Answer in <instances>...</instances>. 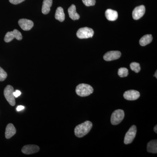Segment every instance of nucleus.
Here are the masks:
<instances>
[{
  "label": "nucleus",
  "mask_w": 157,
  "mask_h": 157,
  "mask_svg": "<svg viewBox=\"0 0 157 157\" xmlns=\"http://www.w3.org/2000/svg\"><path fill=\"white\" fill-rule=\"evenodd\" d=\"M137 127L135 125L132 126L127 132L124 139V143L125 144H130L133 142L137 133Z\"/></svg>",
  "instance_id": "nucleus-6"
},
{
  "label": "nucleus",
  "mask_w": 157,
  "mask_h": 157,
  "mask_svg": "<svg viewBox=\"0 0 157 157\" xmlns=\"http://www.w3.org/2000/svg\"><path fill=\"white\" fill-rule=\"evenodd\" d=\"M147 151L149 153L155 154L157 153V140H152L147 143Z\"/></svg>",
  "instance_id": "nucleus-17"
},
{
  "label": "nucleus",
  "mask_w": 157,
  "mask_h": 157,
  "mask_svg": "<svg viewBox=\"0 0 157 157\" xmlns=\"http://www.w3.org/2000/svg\"><path fill=\"white\" fill-rule=\"evenodd\" d=\"M153 38L151 35H146L143 36L139 41L141 46H144L150 44L152 41Z\"/></svg>",
  "instance_id": "nucleus-19"
},
{
  "label": "nucleus",
  "mask_w": 157,
  "mask_h": 157,
  "mask_svg": "<svg viewBox=\"0 0 157 157\" xmlns=\"http://www.w3.org/2000/svg\"><path fill=\"white\" fill-rule=\"evenodd\" d=\"M121 53L118 51H111L105 53L104 56V59L106 61H111L117 59L121 57Z\"/></svg>",
  "instance_id": "nucleus-9"
},
{
  "label": "nucleus",
  "mask_w": 157,
  "mask_h": 157,
  "mask_svg": "<svg viewBox=\"0 0 157 157\" xmlns=\"http://www.w3.org/2000/svg\"><path fill=\"white\" fill-rule=\"evenodd\" d=\"M130 68L132 71H134L135 73H138L140 70V64L136 62H133L130 64Z\"/></svg>",
  "instance_id": "nucleus-20"
},
{
  "label": "nucleus",
  "mask_w": 157,
  "mask_h": 157,
  "mask_svg": "<svg viewBox=\"0 0 157 157\" xmlns=\"http://www.w3.org/2000/svg\"><path fill=\"white\" fill-rule=\"evenodd\" d=\"M15 38L17 40H21L22 36L21 33L17 29H14L12 32H9L6 33L4 40L6 42H9Z\"/></svg>",
  "instance_id": "nucleus-7"
},
{
  "label": "nucleus",
  "mask_w": 157,
  "mask_h": 157,
  "mask_svg": "<svg viewBox=\"0 0 157 157\" xmlns=\"http://www.w3.org/2000/svg\"><path fill=\"white\" fill-rule=\"evenodd\" d=\"M39 147L37 145L34 144H29L23 147L21 149V151L23 153L26 155L33 154L36 153L39 151Z\"/></svg>",
  "instance_id": "nucleus-11"
},
{
  "label": "nucleus",
  "mask_w": 157,
  "mask_h": 157,
  "mask_svg": "<svg viewBox=\"0 0 157 157\" xmlns=\"http://www.w3.org/2000/svg\"><path fill=\"white\" fill-rule=\"evenodd\" d=\"M7 77V73L2 68L0 67V81H3Z\"/></svg>",
  "instance_id": "nucleus-22"
},
{
  "label": "nucleus",
  "mask_w": 157,
  "mask_h": 157,
  "mask_svg": "<svg viewBox=\"0 0 157 157\" xmlns=\"http://www.w3.org/2000/svg\"><path fill=\"white\" fill-rule=\"evenodd\" d=\"M68 11L69 16L73 20H76L80 18L79 14L76 12V7L75 5H72L70 6L68 9Z\"/></svg>",
  "instance_id": "nucleus-15"
},
{
  "label": "nucleus",
  "mask_w": 157,
  "mask_h": 157,
  "mask_svg": "<svg viewBox=\"0 0 157 157\" xmlns=\"http://www.w3.org/2000/svg\"><path fill=\"white\" fill-rule=\"evenodd\" d=\"M123 96L124 98L128 101H135L139 98L140 94L138 91L131 90L125 92Z\"/></svg>",
  "instance_id": "nucleus-8"
},
{
  "label": "nucleus",
  "mask_w": 157,
  "mask_h": 157,
  "mask_svg": "<svg viewBox=\"0 0 157 157\" xmlns=\"http://www.w3.org/2000/svg\"><path fill=\"white\" fill-rule=\"evenodd\" d=\"M52 4V0H44L42 4V13L44 14H48L50 12Z\"/></svg>",
  "instance_id": "nucleus-16"
},
{
  "label": "nucleus",
  "mask_w": 157,
  "mask_h": 157,
  "mask_svg": "<svg viewBox=\"0 0 157 157\" xmlns=\"http://www.w3.org/2000/svg\"><path fill=\"white\" fill-rule=\"evenodd\" d=\"M21 94V92L18 90H16L15 92H14V95L15 98H18Z\"/></svg>",
  "instance_id": "nucleus-25"
},
{
  "label": "nucleus",
  "mask_w": 157,
  "mask_h": 157,
  "mask_svg": "<svg viewBox=\"0 0 157 157\" xmlns=\"http://www.w3.org/2000/svg\"><path fill=\"white\" fill-rule=\"evenodd\" d=\"M124 112L122 109H118L113 113L110 119L111 123L113 125L119 124L123 120L124 117Z\"/></svg>",
  "instance_id": "nucleus-3"
},
{
  "label": "nucleus",
  "mask_w": 157,
  "mask_h": 157,
  "mask_svg": "<svg viewBox=\"0 0 157 157\" xmlns=\"http://www.w3.org/2000/svg\"><path fill=\"white\" fill-rule=\"evenodd\" d=\"M18 24L21 29L24 31L30 30L34 26L33 22L32 21L27 19H20Z\"/></svg>",
  "instance_id": "nucleus-12"
},
{
  "label": "nucleus",
  "mask_w": 157,
  "mask_h": 157,
  "mask_svg": "<svg viewBox=\"0 0 157 157\" xmlns=\"http://www.w3.org/2000/svg\"><path fill=\"white\" fill-rule=\"evenodd\" d=\"M14 88L11 85H8L4 90V94L6 100L12 106L15 105V97L14 95Z\"/></svg>",
  "instance_id": "nucleus-4"
},
{
  "label": "nucleus",
  "mask_w": 157,
  "mask_h": 157,
  "mask_svg": "<svg viewBox=\"0 0 157 157\" xmlns=\"http://www.w3.org/2000/svg\"><path fill=\"white\" fill-rule=\"evenodd\" d=\"M83 4L87 7L94 6L96 4L95 0H82Z\"/></svg>",
  "instance_id": "nucleus-23"
},
{
  "label": "nucleus",
  "mask_w": 157,
  "mask_h": 157,
  "mask_svg": "<svg viewBox=\"0 0 157 157\" xmlns=\"http://www.w3.org/2000/svg\"><path fill=\"white\" fill-rule=\"evenodd\" d=\"M94 35V30L88 27L82 28L79 29L76 33V36L80 39L92 38Z\"/></svg>",
  "instance_id": "nucleus-5"
},
{
  "label": "nucleus",
  "mask_w": 157,
  "mask_h": 157,
  "mask_svg": "<svg viewBox=\"0 0 157 157\" xmlns=\"http://www.w3.org/2000/svg\"><path fill=\"white\" fill-rule=\"evenodd\" d=\"M105 16L110 21H114L118 18L117 11L111 9H108L105 11Z\"/></svg>",
  "instance_id": "nucleus-14"
},
{
  "label": "nucleus",
  "mask_w": 157,
  "mask_h": 157,
  "mask_svg": "<svg viewBox=\"0 0 157 157\" xmlns=\"http://www.w3.org/2000/svg\"><path fill=\"white\" fill-rule=\"evenodd\" d=\"M157 71H156L155 73V74L154 75V76L155 77H156V78H157Z\"/></svg>",
  "instance_id": "nucleus-28"
},
{
  "label": "nucleus",
  "mask_w": 157,
  "mask_h": 157,
  "mask_svg": "<svg viewBox=\"0 0 157 157\" xmlns=\"http://www.w3.org/2000/svg\"><path fill=\"white\" fill-rule=\"evenodd\" d=\"M154 131L156 133H157V125H156L155 127L154 128Z\"/></svg>",
  "instance_id": "nucleus-27"
},
{
  "label": "nucleus",
  "mask_w": 157,
  "mask_h": 157,
  "mask_svg": "<svg viewBox=\"0 0 157 157\" xmlns=\"http://www.w3.org/2000/svg\"><path fill=\"white\" fill-rule=\"evenodd\" d=\"M55 18L60 22H63L64 21L65 15L63 9L62 7H59L57 9L55 14Z\"/></svg>",
  "instance_id": "nucleus-18"
},
{
  "label": "nucleus",
  "mask_w": 157,
  "mask_h": 157,
  "mask_svg": "<svg viewBox=\"0 0 157 157\" xmlns=\"http://www.w3.org/2000/svg\"><path fill=\"white\" fill-rule=\"evenodd\" d=\"M118 75L121 77H127L128 75V70L124 67L120 68L118 71Z\"/></svg>",
  "instance_id": "nucleus-21"
},
{
  "label": "nucleus",
  "mask_w": 157,
  "mask_h": 157,
  "mask_svg": "<svg viewBox=\"0 0 157 157\" xmlns=\"http://www.w3.org/2000/svg\"><path fill=\"white\" fill-rule=\"evenodd\" d=\"M93 127L92 123L90 121H86L83 123L78 125L74 129V133L76 137H82L87 135Z\"/></svg>",
  "instance_id": "nucleus-1"
},
{
  "label": "nucleus",
  "mask_w": 157,
  "mask_h": 157,
  "mask_svg": "<svg viewBox=\"0 0 157 157\" xmlns=\"http://www.w3.org/2000/svg\"><path fill=\"white\" fill-rule=\"evenodd\" d=\"M76 94L80 97H87L93 94L94 89L90 85L82 83L76 86Z\"/></svg>",
  "instance_id": "nucleus-2"
},
{
  "label": "nucleus",
  "mask_w": 157,
  "mask_h": 157,
  "mask_svg": "<svg viewBox=\"0 0 157 157\" xmlns=\"http://www.w3.org/2000/svg\"><path fill=\"white\" fill-rule=\"evenodd\" d=\"M9 2L13 5H17L20 3L22 2L25 0H9Z\"/></svg>",
  "instance_id": "nucleus-24"
},
{
  "label": "nucleus",
  "mask_w": 157,
  "mask_h": 157,
  "mask_svg": "<svg viewBox=\"0 0 157 157\" xmlns=\"http://www.w3.org/2000/svg\"><path fill=\"white\" fill-rule=\"evenodd\" d=\"M16 130L14 125L12 124H9L6 128L5 136L7 139H10L16 134Z\"/></svg>",
  "instance_id": "nucleus-13"
},
{
  "label": "nucleus",
  "mask_w": 157,
  "mask_h": 157,
  "mask_svg": "<svg viewBox=\"0 0 157 157\" xmlns=\"http://www.w3.org/2000/svg\"><path fill=\"white\" fill-rule=\"evenodd\" d=\"M25 109V107L23 106H17L16 109L17 111H20L21 110H23V109Z\"/></svg>",
  "instance_id": "nucleus-26"
},
{
  "label": "nucleus",
  "mask_w": 157,
  "mask_h": 157,
  "mask_svg": "<svg viewBox=\"0 0 157 157\" xmlns=\"http://www.w3.org/2000/svg\"><path fill=\"white\" fill-rule=\"evenodd\" d=\"M145 7L143 5L137 6L133 10L132 12V17L134 20L140 19L145 14Z\"/></svg>",
  "instance_id": "nucleus-10"
}]
</instances>
